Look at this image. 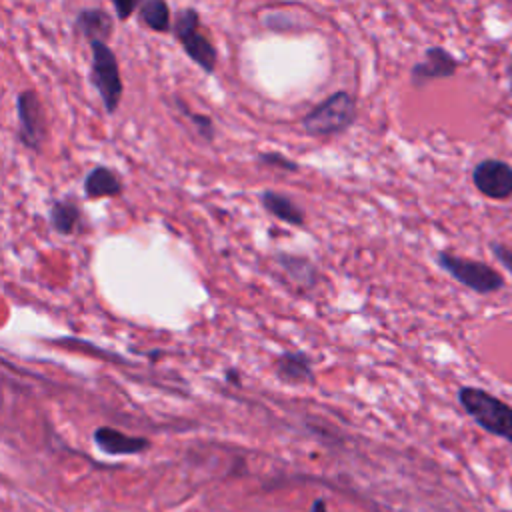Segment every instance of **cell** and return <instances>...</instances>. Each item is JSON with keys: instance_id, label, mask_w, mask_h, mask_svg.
<instances>
[{"instance_id": "2", "label": "cell", "mask_w": 512, "mask_h": 512, "mask_svg": "<svg viewBox=\"0 0 512 512\" xmlns=\"http://www.w3.org/2000/svg\"><path fill=\"white\" fill-rule=\"evenodd\" d=\"M434 260L450 278H454L458 284H462L464 288H468L480 296L498 294L506 288L504 276L494 266H490L482 260L464 258L450 250L436 252Z\"/></svg>"}, {"instance_id": "22", "label": "cell", "mask_w": 512, "mask_h": 512, "mask_svg": "<svg viewBox=\"0 0 512 512\" xmlns=\"http://www.w3.org/2000/svg\"><path fill=\"white\" fill-rule=\"evenodd\" d=\"M312 512H326V502L324 500H316L312 506Z\"/></svg>"}, {"instance_id": "13", "label": "cell", "mask_w": 512, "mask_h": 512, "mask_svg": "<svg viewBox=\"0 0 512 512\" xmlns=\"http://www.w3.org/2000/svg\"><path fill=\"white\" fill-rule=\"evenodd\" d=\"M276 266L286 274V278L300 286V288H314L320 280V272L314 266V262L306 256H298V254H276L274 256Z\"/></svg>"}, {"instance_id": "8", "label": "cell", "mask_w": 512, "mask_h": 512, "mask_svg": "<svg viewBox=\"0 0 512 512\" xmlns=\"http://www.w3.org/2000/svg\"><path fill=\"white\" fill-rule=\"evenodd\" d=\"M460 68V60L444 46H428L422 60L410 68V82L414 88H424L434 80L452 78Z\"/></svg>"}, {"instance_id": "14", "label": "cell", "mask_w": 512, "mask_h": 512, "mask_svg": "<svg viewBox=\"0 0 512 512\" xmlns=\"http://www.w3.org/2000/svg\"><path fill=\"white\" fill-rule=\"evenodd\" d=\"M74 26L88 42H94V40L108 42L114 30L112 16L104 8H82L76 14Z\"/></svg>"}, {"instance_id": "12", "label": "cell", "mask_w": 512, "mask_h": 512, "mask_svg": "<svg viewBox=\"0 0 512 512\" xmlns=\"http://www.w3.org/2000/svg\"><path fill=\"white\" fill-rule=\"evenodd\" d=\"M84 196L88 200H98V198H116L122 194L124 184L118 176L116 170L98 164L94 166L86 176H84Z\"/></svg>"}, {"instance_id": "17", "label": "cell", "mask_w": 512, "mask_h": 512, "mask_svg": "<svg viewBox=\"0 0 512 512\" xmlns=\"http://www.w3.org/2000/svg\"><path fill=\"white\" fill-rule=\"evenodd\" d=\"M174 102H176V106L182 110V114L190 120V124L194 126V130L204 138V140H208V142H212L214 140V136H216V128H214V122H212V118L208 116V114H198V112H194V110H190L178 96L174 98Z\"/></svg>"}, {"instance_id": "18", "label": "cell", "mask_w": 512, "mask_h": 512, "mask_svg": "<svg viewBox=\"0 0 512 512\" xmlns=\"http://www.w3.org/2000/svg\"><path fill=\"white\" fill-rule=\"evenodd\" d=\"M256 160L262 166H270V168H280V170H288V172H298L300 170V166L292 158H288V156H284L282 152H276V150L260 152Z\"/></svg>"}, {"instance_id": "9", "label": "cell", "mask_w": 512, "mask_h": 512, "mask_svg": "<svg viewBox=\"0 0 512 512\" xmlns=\"http://www.w3.org/2000/svg\"><path fill=\"white\" fill-rule=\"evenodd\" d=\"M94 444L110 456H126V454H140L150 448V440L144 436H130L112 426H98L92 434Z\"/></svg>"}, {"instance_id": "15", "label": "cell", "mask_w": 512, "mask_h": 512, "mask_svg": "<svg viewBox=\"0 0 512 512\" xmlns=\"http://www.w3.org/2000/svg\"><path fill=\"white\" fill-rule=\"evenodd\" d=\"M50 228L62 236H72L82 226V210L72 198H58L48 210Z\"/></svg>"}, {"instance_id": "20", "label": "cell", "mask_w": 512, "mask_h": 512, "mask_svg": "<svg viewBox=\"0 0 512 512\" xmlns=\"http://www.w3.org/2000/svg\"><path fill=\"white\" fill-rule=\"evenodd\" d=\"M142 2L136 0H114V12L118 16V20H128L136 10H140Z\"/></svg>"}, {"instance_id": "10", "label": "cell", "mask_w": 512, "mask_h": 512, "mask_svg": "<svg viewBox=\"0 0 512 512\" xmlns=\"http://www.w3.org/2000/svg\"><path fill=\"white\" fill-rule=\"evenodd\" d=\"M274 374L284 384H306L314 380V368L312 360L302 350H286L274 358Z\"/></svg>"}, {"instance_id": "19", "label": "cell", "mask_w": 512, "mask_h": 512, "mask_svg": "<svg viewBox=\"0 0 512 512\" xmlns=\"http://www.w3.org/2000/svg\"><path fill=\"white\" fill-rule=\"evenodd\" d=\"M488 248H490L492 256L504 266V270L512 274V248L506 246L504 242H498V240H490Z\"/></svg>"}, {"instance_id": "7", "label": "cell", "mask_w": 512, "mask_h": 512, "mask_svg": "<svg viewBox=\"0 0 512 512\" xmlns=\"http://www.w3.org/2000/svg\"><path fill=\"white\" fill-rule=\"evenodd\" d=\"M474 188L490 200H512V164L500 158H484L472 168Z\"/></svg>"}, {"instance_id": "5", "label": "cell", "mask_w": 512, "mask_h": 512, "mask_svg": "<svg viewBox=\"0 0 512 512\" xmlns=\"http://www.w3.org/2000/svg\"><path fill=\"white\" fill-rule=\"evenodd\" d=\"M88 44H90V80L106 112L114 114L124 94V82H122L118 58L106 42L94 40Z\"/></svg>"}, {"instance_id": "6", "label": "cell", "mask_w": 512, "mask_h": 512, "mask_svg": "<svg viewBox=\"0 0 512 512\" xmlns=\"http://www.w3.org/2000/svg\"><path fill=\"white\" fill-rule=\"evenodd\" d=\"M16 118H18L16 134H18L20 144L32 152H40L46 142L48 124H46L44 106H42L36 90L28 88V90L18 92Z\"/></svg>"}, {"instance_id": "4", "label": "cell", "mask_w": 512, "mask_h": 512, "mask_svg": "<svg viewBox=\"0 0 512 512\" xmlns=\"http://www.w3.org/2000/svg\"><path fill=\"white\" fill-rule=\"evenodd\" d=\"M172 34L180 42L186 56L206 74H212L218 64V50L208 34L202 30L200 14L196 8H180L174 16Z\"/></svg>"}, {"instance_id": "21", "label": "cell", "mask_w": 512, "mask_h": 512, "mask_svg": "<svg viewBox=\"0 0 512 512\" xmlns=\"http://www.w3.org/2000/svg\"><path fill=\"white\" fill-rule=\"evenodd\" d=\"M506 78H508V90H510V94H512V58H510V62H508V66H506Z\"/></svg>"}, {"instance_id": "11", "label": "cell", "mask_w": 512, "mask_h": 512, "mask_svg": "<svg viewBox=\"0 0 512 512\" xmlns=\"http://www.w3.org/2000/svg\"><path fill=\"white\" fill-rule=\"evenodd\" d=\"M258 200H260L262 208L270 216H274L276 220H282V222H286L290 226H296V228H304L306 214L290 196H286L278 190H262L258 194Z\"/></svg>"}, {"instance_id": "3", "label": "cell", "mask_w": 512, "mask_h": 512, "mask_svg": "<svg viewBox=\"0 0 512 512\" xmlns=\"http://www.w3.org/2000/svg\"><path fill=\"white\" fill-rule=\"evenodd\" d=\"M356 100L350 92L338 90L310 108L302 118V130L310 136H332L348 130L356 120Z\"/></svg>"}, {"instance_id": "1", "label": "cell", "mask_w": 512, "mask_h": 512, "mask_svg": "<svg viewBox=\"0 0 512 512\" xmlns=\"http://www.w3.org/2000/svg\"><path fill=\"white\" fill-rule=\"evenodd\" d=\"M456 398L484 432L512 444V404L478 386H460Z\"/></svg>"}, {"instance_id": "16", "label": "cell", "mask_w": 512, "mask_h": 512, "mask_svg": "<svg viewBox=\"0 0 512 512\" xmlns=\"http://www.w3.org/2000/svg\"><path fill=\"white\" fill-rule=\"evenodd\" d=\"M138 18L140 22L154 30V32H170L172 30V14H170V6L164 2V0H144L140 4V10H138Z\"/></svg>"}]
</instances>
